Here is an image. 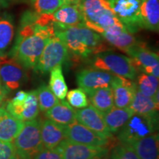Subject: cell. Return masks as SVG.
Here are the masks:
<instances>
[{
	"mask_svg": "<svg viewBox=\"0 0 159 159\" xmlns=\"http://www.w3.org/2000/svg\"><path fill=\"white\" fill-rule=\"evenodd\" d=\"M0 94H3L4 95H5V96H7V93L5 91V89H4L1 82H0Z\"/></svg>",
	"mask_w": 159,
	"mask_h": 159,
	"instance_id": "obj_38",
	"label": "cell"
},
{
	"mask_svg": "<svg viewBox=\"0 0 159 159\" xmlns=\"http://www.w3.org/2000/svg\"><path fill=\"white\" fill-rule=\"evenodd\" d=\"M15 151L16 149L13 143L0 140V159H10Z\"/></svg>",
	"mask_w": 159,
	"mask_h": 159,
	"instance_id": "obj_35",
	"label": "cell"
},
{
	"mask_svg": "<svg viewBox=\"0 0 159 159\" xmlns=\"http://www.w3.org/2000/svg\"><path fill=\"white\" fill-rule=\"evenodd\" d=\"M5 95H4L3 94H0V107H1L4 103V100H5Z\"/></svg>",
	"mask_w": 159,
	"mask_h": 159,
	"instance_id": "obj_39",
	"label": "cell"
},
{
	"mask_svg": "<svg viewBox=\"0 0 159 159\" xmlns=\"http://www.w3.org/2000/svg\"><path fill=\"white\" fill-rule=\"evenodd\" d=\"M14 33L13 16L7 13L0 15V60L8 57L10 48L14 38Z\"/></svg>",
	"mask_w": 159,
	"mask_h": 159,
	"instance_id": "obj_22",
	"label": "cell"
},
{
	"mask_svg": "<svg viewBox=\"0 0 159 159\" xmlns=\"http://www.w3.org/2000/svg\"><path fill=\"white\" fill-rule=\"evenodd\" d=\"M140 15L142 28L158 32L159 0H141Z\"/></svg>",
	"mask_w": 159,
	"mask_h": 159,
	"instance_id": "obj_21",
	"label": "cell"
},
{
	"mask_svg": "<svg viewBox=\"0 0 159 159\" xmlns=\"http://www.w3.org/2000/svg\"><path fill=\"white\" fill-rule=\"evenodd\" d=\"M115 16L130 33H134L141 25V0H108Z\"/></svg>",
	"mask_w": 159,
	"mask_h": 159,
	"instance_id": "obj_8",
	"label": "cell"
},
{
	"mask_svg": "<svg viewBox=\"0 0 159 159\" xmlns=\"http://www.w3.org/2000/svg\"><path fill=\"white\" fill-rule=\"evenodd\" d=\"M158 105L152 97L145 96L136 89L130 108L135 114L158 119Z\"/></svg>",
	"mask_w": 159,
	"mask_h": 159,
	"instance_id": "obj_23",
	"label": "cell"
},
{
	"mask_svg": "<svg viewBox=\"0 0 159 159\" xmlns=\"http://www.w3.org/2000/svg\"><path fill=\"white\" fill-rule=\"evenodd\" d=\"M49 87L57 99H64L68 92V87L63 74L62 66H55L50 71Z\"/></svg>",
	"mask_w": 159,
	"mask_h": 159,
	"instance_id": "obj_28",
	"label": "cell"
},
{
	"mask_svg": "<svg viewBox=\"0 0 159 159\" xmlns=\"http://www.w3.org/2000/svg\"><path fill=\"white\" fill-rule=\"evenodd\" d=\"M10 159H32V157L19 151L16 150Z\"/></svg>",
	"mask_w": 159,
	"mask_h": 159,
	"instance_id": "obj_36",
	"label": "cell"
},
{
	"mask_svg": "<svg viewBox=\"0 0 159 159\" xmlns=\"http://www.w3.org/2000/svg\"><path fill=\"white\" fill-rule=\"evenodd\" d=\"M85 27L92 29L105 11L111 9L108 0H79Z\"/></svg>",
	"mask_w": 159,
	"mask_h": 159,
	"instance_id": "obj_18",
	"label": "cell"
},
{
	"mask_svg": "<svg viewBox=\"0 0 159 159\" xmlns=\"http://www.w3.org/2000/svg\"><path fill=\"white\" fill-rule=\"evenodd\" d=\"M4 105L10 114L23 122L36 119L39 114L36 90L18 91L13 98L4 102Z\"/></svg>",
	"mask_w": 159,
	"mask_h": 159,
	"instance_id": "obj_4",
	"label": "cell"
},
{
	"mask_svg": "<svg viewBox=\"0 0 159 159\" xmlns=\"http://www.w3.org/2000/svg\"><path fill=\"white\" fill-rule=\"evenodd\" d=\"M51 19L53 22L66 27L85 25L79 0H68L51 14Z\"/></svg>",
	"mask_w": 159,
	"mask_h": 159,
	"instance_id": "obj_16",
	"label": "cell"
},
{
	"mask_svg": "<svg viewBox=\"0 0 159 159\" xmlns=\"http://www.w3.org/2000/svg\"><path fill=\"white\" fill-rule=\"evenodd\" d=\"M114 77L115 75L110 72L96 68L82 69L76 76L77 84L84 91L111 86Z\"/></svg>",
	"mask_w": 159,
	"mask_h": 159,
	"instance_id": "obj_13",
	"label": "cell"
},
{
	"mask_svg": "<svg viewBox=\"0 0 159 159\" xmlns=\"http://www.w3.org/2000/svg\"><path fill=\"white\" fill-rule=\"evenodd\" d=\"M69 56V50L64 43L58 37L53 36L49 40L43 48L41 56L33 69L35 72L46 75L57 66L66 62Z\"/></svg>",
	"mask_w": 159,
	"mask_h": 159,
	"instance_id": "obj_5",
	"label": "cell"
},
{
	"mask_svg": "<svg viewBox=\"0 0 159 159\" xmlns=\"http://www.w3.org/2000/svg\"><path fill=\"white\" fill-rule=\"evenodd\" d=\"M23 125V121L10 114L3 103L0 107V140L13 143Z\"/></svg>",
	"mask_w": 159,
	"mask_h": 159,
	"instance_id": "obj_19",
	"label": "cell"
},
{
	"mask_svg": "<svg viewBox=\"0 0 159 159\" xmlns=\"http://www.w3.org/2000/svg\"><path fill=\"white\" fill-rule=\"evenodd\" d=\"M158 119L134 114L124 127L119 131V142L130 144L135 141L155 133Z\"/></svg>",
	"mask_w": 159,
	"mask_h": 159,
	"instance_id": "obj_6",
	"label": "cell"
},
{
	"mask_svg": "<svg viewBox=\"0 0 159 159\" xmlns=\"http://www.w3.org/2000/svg\"><path fill=\"white\" fill-rule=\"evenodd\" d=\"M32 159H63V158L56 148H42L32 156Z\"/></svg>",
	"mask_w": 159,
	"mask_h": 159,
	"instance_id": "obj_34",
	"label": "cell"
},
{
	"mask_svg": "<svg viewBox=\"0 0 159 159\" xmlns=\"http://www.w3.org/2000/svg\"><path fill=\"white\" fill-rule=\"evenodd\" d=\"M130 145L140 159H158V133L139 139Z\"/></svg>",
	"mask_w": 159,
	"mask_h": 159,
	"instance_id": "obj_24",
	"label": "cell"
},
{
	"mask_svg": "<svg viewBox=\"0 0 159 159\" xmlns=\"http://www.w3.org/2000/svg\"><path fill=\"white\" fill-rule=\"evenodd\" d=\"M111 159H140L130 144L120 142L113 149Z\"/></svg>",
	"mask_w": 159,
	"mask_h": 159,
	"instance_id": "obj_33",
	"label": "cell"
},
{
	"mask_svg": "<svg viewBox=\"0 0 159 159\" xmlns=\"http://www.w3.org/2000/svg\"><path fill=\"white\" fill-rule=\"evenodd\" d=\"M39 14L26 11L20 21L15 44L8 57L17 61L26 69H33L43 48L51 38L55 36L54 22L41 25L35 22Z\"/></svg>",
	"mask_w": 159,
	"mask_h": 159,
	"instance_id": "obj_1",
	"label": "cell"
},
{
	"mask_svg": "<svg viewBox=\"0 0 159 159\" xmlns=\"http://www.w3.org/2000/svg\"><path fill=\"white\" fill-rule=\"evenodd\" d=\"M16 150L30 156L43 148L41 136V120L35 119L24 122L23 128L13 142Z\"/></svg>",
	"mask_w": 159,
	"mask_h": 159,
	"instance_id": "obj_7",
	"label": "cell"
},
{
	"mask_svg": "<svg viewBox=\"0 0 159 159\" xmlns=\"http://www.w3.org/2000/svg\"><path fill=\"white\" fill-rule=\"evenodd\" d=\"M134 112L130 108H119L114 106L110 110L103 113L102 116L111 134L119 132Z\"/></svg>",
	"mask_w": 159,
	"mask_h": 159,
	"instance_id": "obj_26",
	"label": "cell"
},
{
	"mask_svg": "<svg viewBox=\"0 0 159 159\" xmlns=\"http://www.w3.org/2000/svg\"><path fill=\"white\" fill-rule=\"evenodd\" d=\"M76 120L101 136L113 138V134L105 124L102 114L93 105H89L85 108L76 111Z\"/></svg>",
	"mask_w": 159,
	"mask_h": 159,
	"instance_id": "obj_14",
	"label": "cell"
},
{
	"mask_svg": "<svg viewBox=\"0 0 159 159\" xmlns=\"http://www.w3.org/2000/svg\"><path fill=\"white\" fill-rule=\"evenodd\" d=\"M35 13L39 15H50L64 5L65 0H30Z\"/></svg>",
	"mask_w": 159,
	"mask_h": 159,
	"instance_id": "obj_31",
	"label": "cell"
},
{
	"mask_svg": "<svg viewBox=\"0 0 159 159\" xmlns=\"http://www.w3.org/2000/svg\"><path fill=\"white\" fill-rule=\"evenodd\" d=\"M132 60L133 64L138 71L145 74L159 77V57L145 46L144 43L138 42L125 52Z\"/></svg>",
	"mask_w": 159,
	"mask_h": 159,
	"instance_id": "obj_10",
	"label": "cell"
},
{
	"mask_svg": "<svg viewBox=\"0 0 159 159\" xmlns=\"http://www.w3.org/2000/svg\"><path fill=\"white\" fill-rule=\"evenodd\" d=\"M38 102L39 109L42 112H45L59 102L58 99L53 94L48 85L41 84L36 90Z\"/></svg>",
	"mask_w": 159,
	"mask_h": 159,
	"instance_id": "obj_30",
	"label": "cell"
},
{
	"mask_svg": "<svg viewBox=\"0 0 159 159\" xmlns=\"http://www.w3.org/2000/svg\"><path fill=\"white\" fill-rule=\"evenodd\" d=\"M66 97L69 104L75 108L81 109L85 108L89 104L86 93L81 88L70 90L67 92Z\"/></svg>",
	"mask_w": 159,
	"mask_h": 159,
	"instance_id": "obj_32",
	"label": "cell"
},
{
	"mask_svg": "<svg viewBox=\"0 0 159 159\" xmlns=\"http://www.w3.org/2000/svg\"><path fill=\"white\" fill-rule=\"evenodd\" d=\"M64 127L66 139L71 142L99 147H108L111 142L110 138L97 134L77 120Z\"/></svg>",
	"mask_w": 159,
	"mask_h": 159,
	"instance_id": "obj_12",
	"label": "cell"
},
{
	"mask_svg": "<svg viewBox=\"0 0 159 159\" xmlns=\"http://www.w3.org/2000/svg\"><path fill=\"white\" fill-rule=\"evenodd\" d=\"M65 1H68V0H65Z\"/></svg>",
	"mask_w": 159,
	"mask_h": 159,
	"instance_id": "obj_41",
	"label": "cell"
},
{
	"mask_svg": "<svg viewBox=\"0 0 159 159\" xmlns=\"http://www.w3.org/2000/svg\"><path fill=\"white\" fill-rule=\"evenodd\" d=\"M85 92L86 93L89 102H91V105L102 114L114 106L113 92L111 86L98 88Z\"/></svg>",
	"mask_w": 159,
	"mask_h": 159,
	"instance_id": "obj_27",
	"label": "cell"
},
{
	"mask_svg": "<svg viewBox=\"0 0 159 159\" xmlns=\"http://www.w3.org/2000/svg\"><path fill=\"white\" fill-rule=\"evenodd\" d=\"M158 78L153 75L141 73L137 77V89L145 96L153 97L158 91Z\"/></svg>",
	"mask_w": 159,
	"mask_h": 159,
	"instance_id": "obj_29",
	"label": "cell"
},
{
	"mask_svg": "<svg viewBox=\"0 0 159 159\" xmlns=\"http://www.w3.org/2000/svg\"><path fill=\"white\" fill-rule=\"evenodd\" d=\"M27 79L26 69L15 59L7 57L0 60V82L7 94L22 86Z\"/></svg>",
	"mask_w": 159,
	"mask_h": 159,
	"instance_id": "obj_9",
	"label": "cell"
},
{
	"mask_svg": "<svg viewBox=\"0 0 159 159\" xmlns=\"http://www.w3.org/2000/svg\"><path fill=\"white\" fill-rule=\"evenodd\" d=\"M100 35L110 44L124 52L139 42L134 33H130L125 25L111 29Z\"/></svg>",
	"mask_w": 159,
	"mask_h": 159,
	"instance_id": "obj_20",
	"label": "cell"
},
{
	"mask_svg": "<svg viewBox=\"0 0 159 159\" xmlns=\"http://www.w3.org/2000/svg\"><path fill=\"white\" fill-rule=\"evenodd\" d=\"M63 159H96L108 152V147H99L75 143L66 139L57 147Z\"/></svg>",
	"mask_w": 159,
	"mask_h": 159,
	"instance_id": "obj_11",
	"label": "cell"
},
{
	"mask_svg": "<svg viewBox=\"0 0 159 159\" xmlns=\"http://www.w3.org/2000/svg\"><path fill=\"white\" fill-rule=\"evenodd\" d=\"M41 136L43 147L55 149L66 139L64 125L47 119L41 121Z\"/></svg>",
	"mask_w": 159,
	"mask_h": 159,
	"instance_id": "obj_17",
	"label": "cell"
},
{
	"mask_svg": "<svg viewBox=\"0 0 159 159\" xmlns=\"http://www.w3.org/2000/svg\"><path fill=\"white\" fill-rule=\"evenodd\" d=\"M11 0H0V7H8Z\"/></svg>",
	"mask_w": 159,
	"mask_h": 159,
	"instance_id": "obj_37",
	"label": "cell"
},
{
	"mask_svg": "<svg viewBox=\"0 0 159 159\" xmlns=\"http://www.w3.org/2000/svg\"><path fill=\"white\" fill-rule=\"evenodd\" d=\"M45 116L57 124L68 125L76 121V111L64 99L45 111Z\"/></svg>",
	"mask_w": 159,
	"mask_h": 159,
	"instance_id": "obj_25",
	"label": "cell"
},
{
	"mask_svg": "<svg viewBox=\"0 0 159 159\" xmlns=\"http://www.w3.org/2000/svg\"><path fill=\"white\" fill-rule=\"evenodd\" d=\"M94 68L108 71L116 76L134 80L137 70L130 57L118 54L114 52L105 50L95 55L93 60Z\"/></svg>",
	"mask_w": 159,
	"mask_h": 159,
	"instance_id": "obj_3",
	"label": "cell"
},
{
	"mask_svg": "<svg viewBox=\"0 0 159 159\" xmlns=\"http://www.w3.org/2000/svg\"><path fill=\"white\" fill-rule=\"evenodd\" d=\"M0 9H1V7H0Z\"/></svg>",
	"mask_w": 159,
	"mask_h": 159,
	"instance_id": "obj_42",
	"label": "cell"
},
{
	"mask_svg": "<svg viewBox=\"0 0 159 159\" xmlns=\"http://www.w3.org/2000/svg\"><path fill=\"white\" fill-rule=\"evenodd\" d=\"M55 35L64 43L68 50L81 57H88L108 50L102 37L85 25L66 27L54 22Z\"/></svg>",
	"mask_w": 159,
	"mask_h": 159,
	"instance_id": "obj_2",
	"label": "cell"
},
{
	"mask_svg": "<svg viewBox=\"0 0 159 159\" xmlns=\"http://www.w3.org/2000/svg\"><path fill=\"white\" fill-rule=\"evenodd\" d=\"M102 158H96V159H102Z\"/></svg>",
	"mask_w": 159,
	"mask_h": 159,
	"instance_id": "obj_40",
	"label": "cell"
},
{
	"mask_svg": "<svg viewBox=\"0 0 159 159\" xmlns=\"http://www.w3.org/2000/svg\"><path fill=\"white\" fill-rule=\"evenodd\" d=\"M114 104L116 108H129L137 89L136 84L131 80L115 75L111 83Z\"/></svg>",
	"mask_w": 159,
	"mask_h": 159,
	"instance_id": "obj_15",
	"label": "cell"
}]
</instances>
